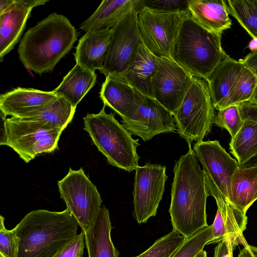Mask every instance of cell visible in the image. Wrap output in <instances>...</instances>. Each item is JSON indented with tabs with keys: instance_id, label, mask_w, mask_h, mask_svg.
Listing matches in <instances>:
<instances>
[{
	"instance_id": "6da1fadb",
	"label": "cell",
	"mask_w": 257,
	"mask_h": 257,
	"mask_svg": "<svg viewBox=\"0 0 257 257\" xmlns=\"http://www.w3.org/2000/svg\"><path fill=\"white\" fill-rule=\"evenodd\" d=\"M188 146V152L175 162L169 209L173 230L186 238L208 226L204 175L191 145Z\"/></svg>"
},
{
	"instance_id": "7a4b0ae2",
	"label": "cell",
	"mask_w": 257,
	"mask_h": 257,
	"mask_svg": "<svg viewBox=\"0 0 257 257\" xmlns=\"http://www.w3.org/2000/svg\"><path fill=\"white\" fill-rule=\"evenodd\" d=\"M78 225L67 209L31 211L13 228L16 257H56L77 235Z\"/></svg>"
},
{
	"instance_id": "3957f363",
	"label": "cell",
	"mask_w": 257,
	"mask_h": 257,
	"mask_svg": "<svg viewBox=\"0 0 257 257\" xmlns=\"http://www.w3.org/2000/svg\"><path fill=\"white\" fill-rule=\"evenodd\" d=\"M77 37L68 18L53 13L25 33L18 47L19 59L36 73L50 72L71 50Z\"/></svg>"
},
{
	"instance_id": "277c9868",
	"label": "cell",
	"mask_w": 257,
	"mask_h": 257,
	"mask_svg": "<svg viewBox=\"0 0 257 257\" xmlns=\"http://www.w3.org/2000/svg\"><path fill=\"white\" fill-rule=\"evenodd\" d=\"M222 34L207 30L187 12L173 48L172 60L193 76L207 81L227 55L222 47Z\"/></svg>"
},
{
	"instance_id": "5b68a950",
	"label": "cell",
	"mask_w": 257,
	"mask_h": 257,
	"mask_svg": "<svg viewBox=\"0 0 257 257\" xmlns=\"http://www.w3.org/2000/svg\"><path fill=\"white\" fill-rule=\"evenodd\" d=\"M105 106L98 113H87L83 119V129L111 165L131 172L139 166L140 157L137 148L139 139L115 118L112 112L107 113Z\"/></svg>"
},
{
	"instance_id": "8992f818",
	"label": "cell",
	"mask_w": 257,
	"mask_h": 257,
	"mask_svg": "<svg viewBox=\"0 0 257 257\" xmlns=\"http://www.w3.org/2000/svg\"><path fill=\"white\" fill-rule=\"evenodd\" d=\"M208 83L193 76L192 84L174 115L179 136L191 145L199 142L211 131L215 116Z\"/></svg>"
},
{
	"instance_id": "52a82bcc",
	"label": "cell",
	"mask_w": 257,
	"mask_h": 257,
	"mask_svg": "<svg viewBox=\"0 0 257 257\" xmlns=\"http://www.w3.org/2000/svg\"><path fill=\"white\" fill-rule=\"evenodd\" d=\"M187 12L142 8L138 12V23L144 45L157 57L172 60L173 48Z\"/></svg>"
},
{
	"instance_id": "ba28073f",
	"label": "cell",
	"mask_w": 257,
	"mask_h": 257,
	"mask_svg": "<svg viewBox=\"0 0 257 257\" xmlns=\"http://www.w3.org/2000/svg\"><path fill=\"white\" fill-rule=\"evenodd\" d=\"M61 198L67 209L75 218L84 232L94 223L101 208L102 200L96 187L81 168H69L67 174L58 181Z\"/></svg>"
},
{
	"instance_id": "9c48e42d",
	"label": "cell",
	"mask_w": 257,
	"mask_h": 257,
	"mask_svg": "<svg viewBox=\"0 0 257 257\" xmlns=\"http://www.w3.org/2000/svg\"><path fill=\"white\" fill-rule=\"evenodd\" d=\"M139 11L133 9L111 29L108 52L99 70L105 77L121 78L133 61L142 42L138 23Z\"/></svg>"
},
{
	"instance_id": "30bf717a",
	"label": "cell",
	"mask_w": 257,
	"mask_h": 257,
	"mask_svg": "<svg viewBox=\"0 0 257 257\" xmlns=\"http://www.w3.org/2000/svg\"><path fill=\"white\" fill-rule=\"evenodd\" d=\"M135 171L133 216L142 224L156 215L168 176L165 166L150 163L138 166Z\"/></svg>"
},
{
	"instance_id": "8fae6325",
	"label": "cell",
	"mask_w": 257,
	"mask_h": 257,
	"mask_svg": "<svg viewBox=\"0 0 257 257\" xmlns=\"http://www.w3.org/2000/svg\"><path fill=\"white\" fill-rule=\"evenodd\" d=\"M193 77L173 60L159 58L152 82L153 98L174 116L192 84Z\"/></svg>"
},
{
	"instance_id": "7c38bea8",
	"label": "cell",
	"mask_w": 257,
	"mask_h": 257,
	"mask_svg": "<svg viewBox=\"0 0 257 257\" xmlns=\"http://www.w3.org/2000/svg\"><path fill=\"white\" fill-rule=\"evenodd\" d=\"M137 92V108L128 118L121 120L122 125L132 135L144 141L161 134L174 132L176 127L173 114L153 98Z\"/></svg>"
},
{
	"instance_id": "4fadbf2b",
	"label": "cell",
	"mask_w": 257,
	"mask_h": 257,
	"mask_svg": "<svg viewBox=\"0 0 257 257\" xmlns=\"http://www.w3.org/2000/svg\"><path fill=\"white\" fill-rule=\"evenodd\" d=\"M203 168L205 182L213 184L229 201L232 177L239 167L218 140L196 142L193 149Z\"/></svg>"
},
{
	"instance_id": "5bb4252c",
	"label": "cell",
	"mask_w": 257,
	"mask_h": 257,
	"mask_svg": "<svg viewBox=\"0 0 257 257\" xmlns=\"http://www.w3.org/2000/svg\"><path fill=\"white\" fill-rule=\"evenodd\" d=\"M205 185L208 196L214 197L217 206L211 224L212 238L207 244L219 242L228 237L245 239L243 232L246 229L247 222L246 213L227 200L214 185L206 182Z\"/></svg>"
},
{
	"instance_id": "9a60e30c",
	"label": "cell",
	"mask_w": 257,
	"mask_h": 257,
	"mask_svg": "<svg viewBox=\"0 0 257 257\" xmlns=\"http://www.w3.org/2000/svg\"><path fill=\"white\" fill-rule=\"evenodd\" d=\"M5 125V146L11 148L25 163L35 158L34 148L43 137L61 131L42 122L21 121L11 117L6 119Z\"/></svg>"
},
{
	"instance_id": "2e32d148",
	"label": "cell",
	"mask_w": 257,
	"mask_h": 257,
	"mask_svg": "<svg viewBox=\"0 0 257 257\" xmlns=\"http://www.w3.org/2000/svg\"><path fill=\"white\" fill-rule=\"evenodd\" d=\"M48 0H15L0 14V61L17 44L25 29L34 8L45 5Z\"/></svg>"
},
{
	"instance_id": "e0dca14e",
	"label": "cell",
	"mask_w": 257,
	"mask_h": 257,
	"mask_svg": "<svg viewBox=\"0 0 257 257\" xmlns=\"http://www.w3.org/2000/svg\"><path fill=\"white\" fill-rule=\"evenodd\" d=\"M239 106L243 124L229 145L230 153L242 166L257 156V104L248 101Z\"/></svg>"
},
{
	"instance_id": "ac0fdd59",
	"label": "cell",
	"mask_w": 257,
	"mask_h": 257,
	"mask_svg": "<svg viewBox=\"0 0 257 257\" xmlns=\"http://www.w3.org/2000/svg\"><path fill=\"white\" fill-rule=\"evenodd\" d=\"M243 64L227 55L209 77L208 83L215 109L231 106V98Z\"/></svg>"
},
{
	"instance_id": "d6986e66",
	"label": "cell",
	"mask_w": 257,
	"mask_h": 257,
	"mask_svg": "<svg viewBox=\"0 0 257 257\" xmlns=\"http://www.w3.org/2000/svg\"><path fill=\"white\" fill-rule=\"evenodd\" d=\"M53 91L17 87L0 95V110L6 117H18L57 99Z\"/></svg>"
},
{
	"instance_id": "ffe728a7",
	"label": "cell",
	"mask_w": 257,
	"mask_h": 257,
	"mask_svg": "<svg viewBox=\"0 0 257 257\" xmlns=\"http://www.w3.org/2000/svg\"><path fill=\"white\" fill-rule=\"evenodd\" d=\"M145 0H103L80 26L85 33L110 30L134 9L140 10Z\"/></svg>"
},
{
	"instance_id": "44dd1931",
	"label": "cell",
	"mask_w": 257,
	"mask_h": 257,
	"mask_svg": "<svg viewBox=\"0 0 257 257\" xmlns=\"http://www.w3.org/2000/svg\"><path fill=\"white\" fill-rule=\"evenodd\" d=\"M111 29L85 33L78 41L74 53L77 64L91 71L101 70L108 52Z\"/></svg>"
},
{
	"instance_id": "7402d4cb",
	"label": "cell",
	"mask_w": 257,
	"mask_h": 257,
	"mask_svg": "<svg viewBox=\"0 0 257 257\" xmlns=\"http://www.w3.org/2000/svg\"><path fill=\"white\" fill-rule=\"evenodd\" d=\"M188 10L192 18L209 31L222 33L232 25L226 1L188 0Z\"/></svg>"
},
{
	"instance_id": "603a6c76",
	"label": "cell",
	"mask_w": 257,
	"mask_h": 257,
	"mask_svg": "<svg viewBox=\"0 0 257 257\" xmlns=\"http://www.w3.org/2000/svg\"><path fill=\"white\" fill-rule=\"evenodd\" d=\"M159 58L140 44L132 64L123 75L118 79L123 80L143 95L153 98L152 82L157 71Z\"/></svg>"
},
{
	"instance_id": "cb8c5ba5",
	"label": "cell",
	"mask_w": 257,
	"mask_h": 257,
	"mask_svg": "<svg viewBox=\"0 0 257 257\" xmlns=\"http://www.w3.org/2000/svg\"><path fill=\"white\" fill-rule=\"evenodd\" d=\"M104 105L112 109L122 118H128L138 105V92L122 80L107 76L99 92Z\"/></svg>"
},
{
	"instance_id": "d4e9b609",
	"label": "cell",
	"mask_w": 257,
	"mask_h": 257,
	"mask_svg": "<svg viewBox=\"0 0 257 257\" xmlns=\"http://www.w3.org/2000/svg\"><path fill=\"white\" fill-rule=\"evenodd\" d=\"M111 229L109 210L103 206L93 225L84 232L88 257H118L111 238Z\"/></svg>"
},
{
	"instance_id": "484cf974",
	"label": "cell",
	"mask_w": 257,
	"mask_h": 257,
	"mask_svg": "<svg viewBox=\"0 0 257 257\" xmlns=\"http://www.w3.org/2000/svg\"><path fill=\"white\" fill-rule=\"evenodd\" d=\"M257 200V164L239 166L231 182L229 201L246 213Z\"/></svg>"
},
{
	"instance_id": "4316f807",
	"label": "cell",
	"mask_w": 257,
	"mask_h": 257,
	"mask_svg": "<svg viewBox=\"0 0 257 257\" xmlns=\"http://www.w3.org/2000/svg\"><path fill=\"white\" fill-rule=\"evenodd\" d=\"M96 78L95 72L76 63L53 91L58 96L63 97L76 108L78 103L95 85Z\"/></svg>"
},
{
	"instance_id": "83f0119b",
	"label": "cell",
	"mask_w": 257,
	"mask_h": 257,
	"mask_svg": "<svg viewBox=\"0 0 257 257\" xmlns=\"http://www.w3.org/2000/svg\"><path fill=\"white\" fill-rule=\"evenodd\" d=\"M76 108L62 97L45 105L27 112L20 117H13L21 121L42 122L63 131L71 121Z\"/></svg>"
},
{
	"instance_id": "f1b7e54d",
	"label": "cell",
	"mask_w": 257,
	"mask_h": 257,
	"mask_svg": "<svg viewBox=\"0 0 257 257\" xmlns=\"http://www.w3.org/2000/svg\"><path fill=\"white\" fill-rule=\"evenodd\" d=\"M229 14L254 40H257V0L226 1Z\"/></svg>"
},
{
	"instance_id": "f546056e",
	"label": "cell",
	"mask_w": 257,
	"mask_h": 257,
	"mask_svg": "<svg viewBox=\"0 0 257 257\" xmlns=\"http://www.w3.org/2000/svg\"><path fill=\"white\" fill-rule=\"evenodd\" d=\"M187 239L172 230L156 240L145 251L134 257H172Z\"/></svg>"
},
{
	"instance_id": "4dcf8cb0",
	"label": "cell",
	"mask_w": 257,
	"mask_h": 257,
	"mask_svg": "<svg viewBox=\"0 0 257 257\" xmlns=\"http://www.w3.org/2000/svg\"><path fill=\"white\" fill-rule=\"evenodd\" d=\"M256 83L257 76L251 69L243 64L232 94V105H239L250 101Z\"/></svg>"
},
{
	"instance_id": "1f68e13d",
	"label": "cell",
	"mask_w": 257,
	"mask_h": 257,
	"mask_svg": "<svg viewBox=\"0 0 257 257\" xmlns=\"http://www.w3.org/2000/svg\"><path fill=\"white\" fill-rule=\"evenodd\" d=\"M243 117L239 105H233L218 110L213 124L225 129L233 138L240 129Z\"/></svg>"
},
{
	"instance_id": "d6a6232c",
	"label": "cell",
	"mask_w": 257,
	"mask_h": 257,
	"mask_svg": "<svg viewBox=\"0 0 257 257\" xmlns=\"http://www.w3.org/2000/svg\"><path fill=\"white\" fill-rule=\"evenodd\" d=\"M211 238L212 225H210L187 238L172 257H194L203 250Z\"/></svg>"
},
{
	"instance_id": "836d02e7",
	"label": "cell",
	"mask_w": 257,
	"mask_h": 257,
	"mask_svg": "<svg viewBox=\"0 0 257 257\" xmlns=\"http://www.w3.org/2000/svg\"><path fill=\"white\" fill-rule=\"evenodd\" d=\"M5 218L0 216V252L7 257H16L17 244L14 229H7Z\"/></svg>"
},
{
	"instance_id": "e575fe53",
	"label": "cell",
	"mask_w": 257,
	"mask_h": 257,
	"mask_svg": "<svg viewBox=\"0 0 257 257\" xmlns=\"http://www.w3.org/2000/svg\"><path fill=\"white\" fill-rule=\"evenodd\" d=\"M85 233L83 231L77 235L56 257H82L85 247Z\"/></svg>"
},
{
	"instance_id": "d590c367",
	"label": "cell",
	"mask_w": 257,
	"mask_h": 257,
	"mask_svg": "<svg viewBox=\"0 0 257 257\" xmlns=\"http://www.w3.org/2000/svg\"><path fill=\"white\" fill-rule=\"evenodd\" d=\"M238 244L247 247L246 240L228 237L220 241L214 248V257H233V252Z\"/></svg>"
},
{
	"instance_id": "8d00e7d4",
	"label": "cell",
	"mask_w": 257,
	"mask_h": 257,
	"mask_svg": "<svg viewBox=\"0 0 257 257\" xmlns=\"http://www.w3.org/2000/svg\"><path fill=\"white\" fill-rule=\"evenodd\" d=\"M144 6L165 11H188V0H145Z\"/></svg>"
},
{
	"instance_id": "74e56055",
	"label": "cell",
	"mask_w": 257,
	"mask_h": 257,
	"mask_svg": "<svg viewBox=\"0 0 257 257\" xmlns=\"http://www.w3.org/2000/svg\"><path fill=\"white\" fill-rule=\"evenodd\" d=\"M62 132L48 135L43 137L35 146L33 155L34 158L42 153H51L58 149V142Z\"/></svg>"
},
{
	"instance_id": "f35d334b",
	"label": "cell",
	"mask_w": 257,
	"mask_h": 257,
	"mask_svg": "<svg viewBox=\"0 0 257 257\" xmlns=\"http://www.w3.org/2000/svg\"><path fill=\"white\" fill-rule=\"evenodd\" d=\"M239 61L251 69L257 76V48L252 51L243 59Z\"/></svg>"
},
{
	"instance_id": "ab89813d",
	"label": "cell",
	"mask_w": 257,
	"mask_h": 257,
	"mask_svg": "<svg viewBox=\"0 0 257 257\" xmlns=\"http://www.w3.org/2000/svg\"><path fill=\"white\" fill-rule=\"evenodd\" d=\"M1 136H0V145L1 146L6 145L7 141V132L5 125V120L7 117L1 113Z\"/></svg>"
},
{
	"instance_id": "60d3db41",
	"label": "cell",
	"mask_w": 257,
	"mask_h": 257,
	"mask_svg": "<svg viewBox=\"0 0 257 257\" xmlns=\"http://www.w3.org/2000/svg\"><path fill=\"white\" fill-rule=\"evenodd\" d=\"M15 0H1L0 14L6 11L14 3Z\"/></svg>"
},
{
	"instance_id": "b9f144b4",
	"label": "cell",
	"mask_w": 257,
	"mask_h": 257,
	"mask_svg": "<svg viewBox=\"0 0 257 257\" xmlns=\"http://www.w3.org/2000/svg\"><path fill=\"white\" fill-rule=\"evenodd\" d=\"M238 257H254L249 247V244L240 250Z\"/></svg>"
},
{
	"instance_id": "7bdbcfd3",
	"label": "cell",
	"mask_w": 257,
	"mask_h": 257,
	"mask_svg": "<svg viewBox=\"0 0 257 257\" xmlns=\"http://www.w3.org/2000/svg\"><path fill=\"white\" fill-rule=\"evenodd\" d=\"M250 101L257 104V83L254 90L252 98Z\"/></svg>"
},
{
	"instance_id": "ee69618b",
	"label": "cell",
	"mask_w": 257,
	"mask_h": 257,
	"mask_svg": "<svg viewBox=\"0 0 257 257\" xmlns=\"http://www.w3.org/2000/svg\"><path fill=\"white\" fill-rule=\"evenodd\" d=\"M249 247L254 256L257 257V247L251 245H249Z\"/></svg>"
},
{
	"instance_id": "f6af8a7d",
	"label": "cell",
	"mask_w": 257,
	"mask_h": 257,
	"mask_svg": "<svg viewBox=\"0 0 257 257\" xmlns=\"http://www.w3.org/2000/svg\"><path fill=\"white\" fill-rule=\"evenodd\" d=\"M194 257H207V253L206 251L202 250L197 254H196Z\"/></svg>"
},
{
	"instance_id": "bcb514c9",
	"label": "cell",
	"mask_w": 257,
	"mask_h": 257,
	"mask_svg": "<svg viewBox=\"0 0 257 257\" xmlns=\"http://www.w3.org/2000/svg\"><path fill=\"white\" fill-rule=\"evenodd\" d=\"M0 257H7L4 254H3L2 253L0 252Z\"/></svg>"
},
{
	"instance_id": "7dc6e473",
	"label": "cell",
	"mask_w": 257,
	"mask_h": 257,
	"mask_svg": "<svg viewBox=\"0 0 257 257\" xmlns=\"http://www.w3.org/2000/svg\"><path fill=\"white\" fill-rule=\"evenodd\" d=\"M257 164V160H256V161H255L254 162V163L253 164Z\"/></svg>"
}]
</instances>
